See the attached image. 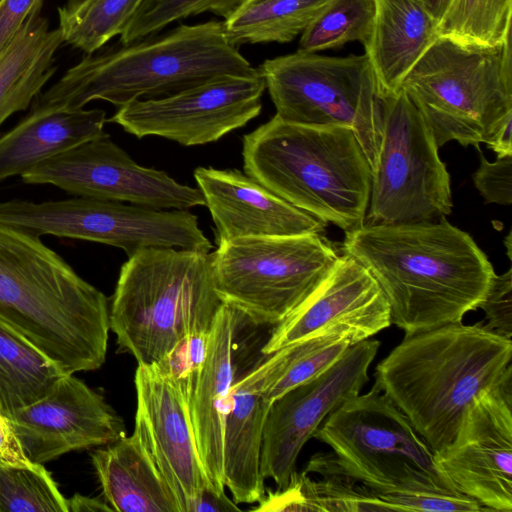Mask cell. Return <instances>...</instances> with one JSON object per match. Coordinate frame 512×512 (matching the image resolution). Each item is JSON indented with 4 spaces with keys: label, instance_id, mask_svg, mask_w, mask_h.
<instances>
[{
    "label": "cell",
    "instance_id": "1",
    "mask_svg": "<svg viewBox=\"0 0 512 512\" xmlns=\"http://www.w3.org/2000/svg\"><path fill=\"white\" fill-rule=\"evenodd\" d=\"M342 250L377 281L391 324L405 335L462 322L479 308L495 275L474 239L445 217L363 224L345 231Z\"/></svg>",
    "mask_w": 512,
    "mask_h": 512
},
{
    "label": "cell",
    "instance_id": "2",
    "mask_svg": "<svg viewBox=\"0 0 512 512\" xmlns=\"http://www.w3.org/2000/svg\"><path fill=\"white\" fill-rule=\"evenodd\" d=\"M0 320L65 374L105 362L108 298L39 236L1 222Z\"/></svg>",
    "mask_w": 512,
    "mask_h": 512
},
{
    "label": "cell",
    "instance_id": "3",
    "mask_svg": "<svg viewBox=\"0 0 512 512\" xmlns=\"http://www.w3.org/2000/svg\"><path fill=\"white\" fill-rule=\"evenodd\" d=\"M512 340L481 323L405 335L375 371L374 387L408 418L433 453L455 437L473 400L512 368Z\"/></svg>",
    "mask_w": 512,
    "mask_h": 512
},
{
    "label": "cell",
    "instance_id": "4",
    "mask_svg": "<svg viewBox=\"0 0 512 512\" xmlns=\"http://www.w3.org/2000/svg\"><path fill=\"white\" fill-rule=\"evenodd\" d=\"M260 76L231 45L223 21L181 24L161 36L88 54L41 95L32 109H81L93 100L118 107L173 95L213 78Z\"/></svg>",
    "mask_w": 512,
    "mask_h": 512
},
{
    "label": "cell",
    "instance_id": "5",
    "mask_svg": "<svg viewBox=\"0 0 512 512\" xmlns=\"http://www.w3.org/2000/svg\"><path fill=\"white\" fill-rule=\"evenodd\" d=\"M247 175L294 207L344 231L365 222L371 168L345 126H311L274 115L243 136Z\"/></svg>",
    "mask_w": 512,
    "mask_h": 512
},
{
    "label": "cell",
    "instance_id": "6",
    "mask_svg": "<svg viewBox=\"0 0 512 512\" xmlns=\"http://www.w3.org/2000/svg\"><path fill=\"white\" fill-rule=\"evenodd\" d=\"M222 305L210 252L148 248L121 266L110 330L120 350L138 365H152L183 337L209 333Z\"/></svg>",
    "mask_w": 512,
    "mask_h": 512
},
{
    "label": "cell",
    "instance_id": "7",
    "mask_svg": "<svg viewBox=\"0 0 512 512\" xmlns=\"http://www.w3.org/2000/svg\"><path fill=\"white\" fill-rule=\"evenodd\" d=\"M511 37L495 46L438 36L401 88L432 130L438 147L486 145L512 119Z\"/></svg>",
    "mask_w": 512,
    "mask_h": 512
},
{
    "label": "cell",
    "instance_id": "8",
    "mask_svg": "<svg viewBox=\"0 0 512 512\" xmlns=\"http://www.w3.org/2000/svg\"><path fill=\"white\" fill-rule=\"evenodd\" d=\"M313 437L332 448L325 458L336 471L369 491L459 492L408 418L374 386L332 411Z\"/></svg>",
    "mask_w": 512,
    "mask_h": 512
},
{
    "label": "cell",
    "instance_id": "9",
    "mask_svg": "<svg viewBox=\"0 0 512 512\" xmlns=\"http://www.w3.org/2000/svg\"><path fill=\"white\" fill-rule=\"evenodd\" d=\"M215 288L253 324L277 325L322 284L339 254L322 234L243 237L217 244Z\"/></svg>",
    "mask_w": 512,
    "mask_h": 512
},
{
    "label": "cell",
    "instance_id": "10",
    "mask_svg": "<svg viewBox=\"0 0 512 512\" xmlns=\"http://www.w3.org/2000/svg\"><path fill=\"white\" fill-rule=\"evenodd\" d=\"M281 120L351 128L375 166L381 141L377 81L366 54L344 57L297 50L257 68Z\"/></svg>",
    "mask_w": 512,
    "mask_h": 512
},
{
    "label": "cell",
    "instance_id": "11",
    "mask_svg": "<svg viewBox=\"0 0 512 512\" xmlns=\"http://www.w3.org/2000/svg\"><path fill=\"white\" fill-rule=\"evenodd\" d=\"M379 98L381 141L364 224L446 217L453 207L451 180L432 130L402 88Z\"/></svg>",
    "mask_w": 512,
    "mask_h": 512
},
{
    "label": "cell",
    "instance_id": "12",
    "mask_svg": "<svg viewBox=\"0 0 512 512\" xmlns=\"http://www.w3.org/2000/svg\"><path fill=\"white\" fill-rule=\"evenodd\" d=\"M0 222L34 235L81 239L114 246L128 257L148 248L209 253L213 245L188 210L157 209L121 201L74 198L0 202Z\"/></svg>",
    "mask_w": 512,
    "mask_h": 512
},
{
    "label": "cell",
    "instance_id": "13",
    "mask_svg": "<svg viewBox=\"0 0 512 512\" xmlns=\"http://www.w3.org/2000/svg\"><path fill=\"white\" fill-rule=\"evenodd\" d=\"M26 184H49L70 194L157 209L204 206L199 188L135 162L106 132L50 157L21 175Z\"/></svg>",
    "mask_w": 512,
    "mask_h": 512
},
{
    "label": "cell",
    "instance_id": "14",
    "mask_svg": "<svg viewBox=\"0 0 512 512\" xmlns=\"http://www.w3.org/2000/svg\"><path fill=\"white\" fill-rule=\"evenodd\" d=\"M265 89L261 75L220 76L170 96L130 102L107 122L137 138L158 136L183 146L204 145L257 117Z\"/></svg>",
    "mask_w": 512,
    "mask_h": 512
},
{
    "label": "cell",
    "instance_id": "15",
    "mask_svg": "<svg viewBox=\"0 0 512 512\" xmlns=\"http://www.w3.org/2000/svg\"><path fill=\"white\" fill-rule=\"evenodd\" d=\"M380 342L362 340L322 374L272 401L264 424L260 469L284 489L304 444L332 411L354 398L368 382Z\"/></svg>",
    "mask_w": 512,
    "mask_h": 512
},
{
    "label": "cell",
    "instance_id": "16",
    "mask_svg": "<svg viewBox=\"0 0 512 512\" xmlns=\"http://www.w3.org/2000/svg\"><path fill=\"white\" fill-rule=\"evenodd\" d=\"M434 459L457 490L485 510L512 511V368L473 400Z\"/></svg>",
    "mask_w": 512,
    "mask_h": 512
},
{
    "label": "cell",
    "instance_id": "17",
    "mask_svg": "<svg viewBox=\"0 0 512 512\" xmlns=\"http://www.w3.org/2000/svg\"><path fill=\"white\" fill-rule=\"evenodd\" d=\"M28 459L43 464L75 450L111 444L125 424L102 394L74 374L8 417Z\"/></svg>",
    "mask_w": 512,
    "mask_h": 512
},
{
    "label": "cell",
    "instance_id": "18",
    "mask_svg": "<svg viewBox=\"0 0 512 512\" xmlns=\"http://www.w3.org/2000/svg\"><path fill=\"white\" fill-rule=\"evenodd\" d=\"M134 383V433L171 490L180 512H189L203 489L215 488L199 457L188 403L153 364L138 365Z\"/></svg>",
    "mask_w": 512,
    "mask_h": 512
},
{
    "label": "cell",
    "instance_id": "19",
    "mask_svg": "<svg viewBox=\"0 0 512 512\" xmlns=\"http://www.w3.org/2000/svg\"><path fill=\"white\" fill-rule=\"evenodd\" d=\"M390 324V307L379 284L344 253L312 295L276 325L262 352L268 355L334 327L352 329L365 340Z\"/></svg>",
    "mask_w": 512,
    "mask_h": 512
},
{
    "label": "cell",
    "instance_id": "20",
    "mask_svg": "<svg viewBox=\"0 0 512 512\" xmlns=\"http://www.w3.org/2000/svg\"><path fill=\"white\" fill-rule=\"evenodd\" d=\"M194 178L215 226V240L322 234L326 223L235 169L198 167Z\"/></svg>",
    "mask_w": 512,
    "mask_h": 512
},
{
    "label": "cell",
    "instance_id": "21",
    "mask_svg": "<svg viewBox=\"0 0 512 512\" xmlns=\"http://www.w3.org/2000/svg\"><path fill=\"white\" fill-rule=\"evenodd\" d=\"M240 314L223 303L209 332L207 356L188 403L191 425L206 474L225 492L224 428L234 381L232 346Z\"/></svg>",
    "mask_w": 512,
    "mask_h": 512
},
{
    "label": "cell",
    "instance_id": "22",
    "mask_svg": "<svg viewBox=\"0 0 512 512\" xmlns=\"http://www.w3.org/2000/svg\"><path fill=\"white\" fill-rule=\"evenodd\" d=\"M261 363L230 388L224 428V482L236 504L259 503L265 497L260 469L264 424L272 403L264 394Z\"/></svg>",
    "mask_w": 512,
    "mask_h": 512
},
{
    "label": "cell",
    "instance_id": "23",
    "mask_svg": "<svg viewBox=\"0 0 512 512\" xmlns=\"http://www.w3.org/2000/svg\"><path fill=\"white\" fill-rule=\"evenodd\" d=\"M375 17L363 45L379 95L395 93L438 37L437 22L415 0H375Z\"/></svg>",
    "mask_w": 512,
    "mask_h": 512
},
{
    "label": "cell",
    "instance_id": "24",
    "mask_svg": "<svg viewBox=\"0 0 512 512\" xmlns=\"http://www.w3.org/2000/svg\"><path fill=\"white\" fill-rule=\"evenodd\" d=\"M105 122L101 109L31 110L0 137V181L102 135Z\"/></svg>",
    "mask_w": 512,
    "mask_h": 512
},
{
    "label": "cell",
    "instance_id": "25",
    "mask_svg": "<svg viewBox=\"0 0 512 512\" xmlns=\"http://www.w3.org/2000/svg\"><path fill=\"white\" fill-rule=\"evenodd\" d=\"M92 465L107 504L118 512H180L136 433L95 449Z\"/></svg>",
    "mask_w": 512,
    "mask_h": 512
},
{
    "label": "cell",
    "instance_id": "26",
    "mask_svg": "<svg viewBox=\"0 0 512 512\" xmlns=\"http://www.w3.org/2000/svg\"><path fill=\"white\" fill-rule=\"evenodd\" d=\"M41 6L0 56V126L26 109L55 71L53 57L63 39L59 29H49Z\"/></svg>",
    "mask_w": 512,
    "mask_h": 512
},
{
    "label": "cell",
    "instance_id": "27",
    "mask_svg": "<svg viewBox=\"0 0 512 512\" xmlns=\"http://www.w3.org/2000/svg\"><path fill=\"white\" fill-rule=\"evenodd\" d=\"M306 471L322 475L312 480L304 471L293 473L289 484L277 492H269L265 499L268 511H391L390 507L359 488L356 481L336 471L319 455L311 459Z\"/></svg>",
    "mask_w": 512,
    "mask_h": 512
},
{
    "label": "cell",
    "instance_id": "28",
    "mask_svg": "<svg viewBox=\"0 0 512 512\" xmlns=\"http://www.w3.org/2000/svg\"><path fill=\"white\" fill-rule=\"evenodd\" d=\"M362 340V336L352 329L334 327L266 355V360L261 362L265 373V396L274 401L322 374Z\"/></svg>",
    "mask_w": 512,
    "mask_h": 512
},
{
    "label": "cell",
    "instance_id": "29",
    "mask_svg": "<svg viewBox=\"0 0 512 512\" xmlns=\"http://www.w3.org/2000/svg\"><path fill=\"white\" fill-rule=\"evenodd\" d=\"M65 373L0 320V412L6 417L46 395Z\"/></svg>",
    "mask_w": 512,
    "mask_h": 512
},
{
    "label": "cell",
    "instance_id": "30",
    "mask_svg": "<svg viewBox=\"0 0 512 512\" xmlns=\"http://www.w3.org/2000/svg\"><path fill=\"white\" fill-rule=\"evenodd\" d=\"M329 0H245L223 21L229 43H288L301 35Z\"/></svg>",
    "mask_w": 512,
    "mask_h": 512
},
{
    "label": "cell",
    "instance_id": "31",
    "mask_svg": "<svg viewBox=\"0 0 512 512\" xmlns=\"http://www.w3.org/2000/svg\"><path fill=\"white\" fill-rule=\"evenodd\" d=\"M143 0H69L58 8L63 41L93 54L121 35Z\"/></svg>",
    "mask_w": 512,
    "mask_h": 512
},
{
    "label": "cell",
    "instance_id": "32",
    "mask_svg": "<svg viewBox=\"0 0 512 512\" xmlns=\"http://www.w3.org/2000/svg\"><path fill=\"white\" fill-rule=\"evenodd\" d=\"M375 11V0H329L302 32L298 50L317 53L351 42L364 45Z\"/></svg>",
    "mask_w": 512,
    "mask_h": 512
},
{
    "label": "cell",
    "instance_id": "33",
    "mask_svg": "<svg viewBox=\"0 0 512 512\" xmlns=\"http://www.w3.org/2000/svg\"><path fill=\"white\" fill-rule=\"evenodd\" d=\"M512 0H453L437 24L438 36L462 43L500 45L511 37Z\"/></svg>",
    "mask_w": 512,
    "mask_h": 512
},
{
    "label": "cell",
    "instance_id": "34",
    "mask_svg": "<svg viewBox=\"0 0 512 512\" xmlns=\"http://www.w3.org/2000/svg\"><path fill=\"white\" fill-rule=\"evenodd\" d=\"M0 512H68L67 498L43 464L0 465Z\"/></svg>",
    "mask_w": 512,
    "mask_h": 512
},
{
    "label": "cell",
    "instance_id": "35",
    "mask_svg": "<svg viewBox=\"0 0 512 512\" xmlns=\"http://www.w3.org/2000/svg\"><path fill=\"white\" fill-rule=\"evenodd\" d=\"M245 0H143L120 35L122 45L153 36L172 22L210 12L229 18Z\"/></svg>",
    "mask_w": 512,
    "mask_h": 512
},
{
    "label": "cell",
    "instance_id": "36",
    "mask_svg": "<svg viewBox=\"0 0 512 512\" xmlns=\"http://www.w3.org/2000/svg\"><path fill=\"white\" fill-rule=\"evenodd\" d=\"M209 333H194L183 337L155 365L189 403L201 376L207 356Z\"/></svg>",
    "mask_w": 512,
    "mask_h": 512
},
{
    "label": "cell",
    "instance_id": "37",
    "mask_svg": "<svg viewBox=\"0 0 512 512\" xmlns=\"http://www.w3.org/2000/svg\"><path fill=\"white\" fill-rule=\"evenodd\" d=\"M370 492L386 503L391 511L475 512L485 510L476 500L460 492Z\"/></svg>",
    "mask_w": 512,
    "mask_h": 512
},
{
    "label": "cell",
    "instance_id": "38",
    "mask_svg": "<svg viewBox=\"0 0 512 512\" xmlns=\"http://www.w3.org/2000/svg\"><path fill=\"white\" fill-rule=\"evenodd\" d=\"M479 150V146H475ZM480 152L479 167L473 173V183L486 203L512 204V154L488 161Z\"/></svg>",
    "mask_w": 512,
    "mask_h": 512
},
{
    "label": "cell",
    "instance_id": "39",
    "mask_svg": "<svg viewBox=\"0 0 512 512\" xmlns=\"http://www.w3.org/2000/svg\"><path fill=\"white\" fill-rule=\"evenodd\" d=\"M479 308L485 312L488 329L508 338L512 336V269L495 274Z\"/></svg>",
    "mask_w": 512,
    "mask_h": 512
},
{
    "label": "cell",
    "instance_id": "40",
    "mask_svg": "<svg viewBox=\"0 0 512 512\" xmlns=\"http://www.w3.org/2000/svg\"><path fill=\"white\" fill-rule=\"evenodd\" d=\"M42 0H0V56Z\"/></svg>",
    "mask_w": 512,
    "mask_h": 512
},
{
    "label": "cell",
    "instance_id": "41",
    "mask_svg": "<svg viewBox=\"0 0 512 512\" xmlns=\"http://www.w3.org/2000/svg\"><path fill=\"white\" fill-rule=\"evenodd\" d=\"M34 464L26 456L9 418L0 412V465L26 467Z\"/></svg>",
    "mask_w": 512,
    "mask_h": 512
},
{
    "label": "cell",
    "instance_id": "42",
    "mask_svg": "<svg viewBox=\"0 0 512 512\" xmlns=\"http://www.w3.org/2000/svg\"><path fill=\"white\" fill-rule=\"evenodd\" d=\"M229 512L240 511L237 504L229 499L225 492H218L213 488L201 491L190 506L189 512Z\"/></svg>",
    "mask_w": 512,
    "mask_h": 512
},
{
    "label": "cell",
    "instance_id": "43",
    "mask_svg": "<svg viewBox=\"0 0 512 512\" xmlns=\"http://www.w3.org/2000/svg\"><path fill=\"white\" fill-rule=\"evenodd\" d=\"M68 512H111L113 509L99 498L75 494L67 499Z\"/></svg>",
    "mask_w": 512,
    "mask_h": 512
},
{
    "label": "cell",
    "instance_id": "44",
    "mask_svg": "<svg viewBox=\"0 0 512 512\" xmlns=\"http://www.w3.org/2000/svg\"><path fill=\"white\" fill-rule=\"evenodd\" d=\"M512 119L506 121L487 144L497 157L512 154Z\"/></svg>",
    "mask_w": 512,
    "mask_h": 512
},
{
    "label": "cell",
    "instance_id": "45",
    "mask_svg": "<svg viewBox=\"0 0 512 512\" xmlns=\"http://www.w3.org/2000/svg\"><path fill=\"white\" fill-rule=\"evenodd\" d=\"M437 24L447 12L453 0H415Z\"/></svg>",
    "mask_w": 512,
    "mask_h": 512
},
{
    "label": "cell",
    "instance_id": "46",
    "mask_svg": "<svg viewBox=\"0 0 512 512\" xmlns=\"http://www.w3.org/2000/svg\"><path fill=\"white\" fill-rule=\"evenodd\" d=\"M504 244L507 247L508 257H509V259H511V244H512V242H511V232H509V234L506 237V240H504Z\"/></svg>",
    "mask_w": 512,
    "mask_h": 512
}]
</instances>
